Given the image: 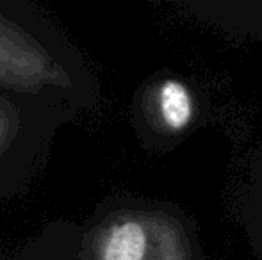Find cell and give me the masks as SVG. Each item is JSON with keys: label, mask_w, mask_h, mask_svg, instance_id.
I'll return each instance as SVG.
<instances>
[{"label": "cell", "mask_w": 262, "mask_h": 260, "mask_svg": "<svg viewBox=\"0 0 262 260\" xmlns=\"http://www.w3.org/2000/svg\"><path fill=\"white\" fill-rule=\"evenodd\" d=\"M154 109L159 125L171 135H180L193 127L196 118V100L186 82L164 79L154 89Z\"/></svg>", "instance_id": "7a4b0ae2"}, {"label": "cell", "mask_w": 262, "mask_h": 260, "mask_svg": "<svg viewBox=\"0 0 262 260\" xmlns=\"http://www.w3.org/2000/svg\"><path fill=\"white\" fill-rule=\"evenodd\" d=\"M0 84L25 93L68 86L66 72L34 38L0 16Z\"/></svg>", "instance_id": "6da1fadb"}, {"label": "cell", "mask_w": 262, "mask_h": 260, "mask_svg": "<svg viewBox=\"0 0 262 260\" xmlns=\"http://www.w3.org/2000/svg\"><path fill=\"white\" fill-rule=\"evenodd\" d=\"M239 218L257 260H262V150L252 157L239 201Z\"/></svg>", "instance_id": "3957f363"}]
</instances>
